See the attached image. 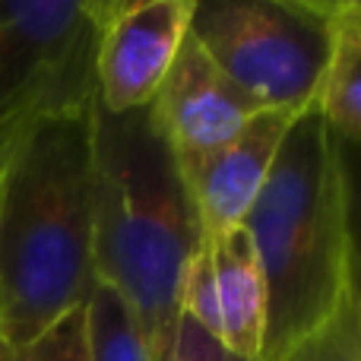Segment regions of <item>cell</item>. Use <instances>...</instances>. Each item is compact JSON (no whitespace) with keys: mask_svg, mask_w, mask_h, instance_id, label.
Here are the masks:
<instances>
[{"mask_svg":"<svg viewBox=\"0 0 361 361\" xmlns=\"http://www.w3.org/2000/svg\"><path fill=\"white\" fill-rule=\"evenodd\" d=\"M149 108L180 169L209 156L250 118L267 111L206 57L190 32Z\"/></svg>","mask_w":361,"mask_h":361,"instance_id":"cell-7","label":"cell"},{"mask_svg":"<svg viewBox=\"0 0 361 361\" xmlns=\"http://www.w3.org/2000/svg\"><path fill=\"white\" fill-rule=\"evenodd\" d=\"M180 314L190 317L209 339L219 343V301H216V279H212V257L209 241L200 247V254L190 260L180 286Z\"/></svg>","mask_w":361,"mask_h":361,"instance_id":"cell-14","label":"cell"},{"mask_svg":"<svg viewBox=\"0 0 361 361\" xmlns=\"http://www.w3.org/2000/svg\"><path fill=\"white\" fill-rule=\"evenodd\" d=\"M349 269H352V263H349ZM352 286H355V295H358V307H361V279L355 273H352Z\"/></svg>","mask_w":361,"mask_h":361,"instance_id":"cell-17","label":"cell"},{"mask_svg":"<svg viewBox=\"0 0 361 361\" xmlns=\"http://www.w3.org/2000/svg\"><path fill=\"white\" fill-rule=\"evenodd\" d=\"M216 361H241V358H235V355H228V352H222V349H219V355H216Z\"/></svg>","mask_w":361,"mask_h":361,"instance_id":"cell-18","label":"cell"},{"mask_svg":"<svg viewBox=\"0 0 361 361\" xmlns=\"http://www.w3.org/2000/svg\"><path fill=\"white\" fill-rule=\"evenodd\" d=\"M345 175H349V244L352 273L361 279V146H345Z\"/></svg>","mask_w":361,"mask_h":361,"instance_id":"cell-15","label":"cell"},{"mask_svg":"<svg viewBox=\"0 0 361 361\" xmlns=\"http://www.w3.org/2000/svg\"><path fill=\"white\" fill-rule=\"evenodd\" d=\"M105 0H0V124L86 114Z\"/></svg>","mask_w":361,"mask_h":361,"instance_id":"cell-5","label":"cell"},{"mask_svg":"<svg viewBox=\"0 0 361 361\" xmlns=\"http://www.w3.org/2000/svg\"><path fill=\"white\" fill-rule=\"evenodd\" d=\"M241 225L267 282L260 361H288L333 317L352 282L345 143L317 108L295 121Z\"/></svg>","mask_w":361,"mask_h":361,"instance_id":"cell-3","label":"cell"},{"mask_svg":"<svg viewBox=\"0 0 361 361\" xmlns=\"http://www.w3.org/2000/svg\"><path fill=\"white\" fill-rule=\"evenodd\" d=\"M330 67L314 102L345 146H361V0H326Z\"/></svg>","mask_w":361,"mask_h":361,"instance_id":"cell-10","label":"cell"},{"mask_svg":"<svg viewBox=\"0 0 361 361\" xmlns=\"http://www.w3.org/2000/svg\"><path fill=\"white\" fill-rule=\"evenodd\" d=\"M288 361H361V307L352 282L333 317L307 336Z\"/></svg>","mask_w":361,"mask_h":361,"instance_id":"cell-13","label":"cell"},{"mask_svg":"<svg viewBox=\"0 0 361 361\" xmlns=\"http://www.w3.org/2000/svg\"><path fill=\"white\" fill-rule=\"evenodd\" d=\"M190 35L263 108H314L330 67L326 0H197Z\"/></svg>","mask_w":361,"mask_h":361,"instance_id":"cell-4","label":"cell"},{"mask_svg":"<svg viewBox=\"0 0 361 361\" xmlns=\"http://www.w3.org/2000/svg\"><path fill=\"white\" fill-rule=\"evenodd\" d=\"M197 0H105L95 48V105L127 114L152 105L180 44Z\"/></svg>","mask_w":361,"mask_h":361,"instance_id":"cell-6","label":"cell"},{"mask_svg":"<svg viewBox=\"0 0 361 361\" xmlns=\"http://www.w3.org/2000/svg\"><path fill=\"white\" fill-rule=\"evenodd\" d=\"M92 269V130L38 121L0 178V343H25L82 307Z\"/></svg>","mask_w":361,"mask_h":361,"instance_id":"cell-2","label":"cell"},{"mask_svg":"<svg viewBox=\"0 0 361 361\" xmlns=\"http://www.w3.org/2000/svg\"><path fill=\"white\" fill-rule=\"evenodd\" d=\"M0 361H92L86 305L25 343H0Z\"/></svg>","mask_w":361,"mask_h":361,"instance_id":"cell-12","label":"cell"},{"mask_svg":"<svg viewBox=\"0 0 361 361\" xmlns=\"http://www.w3.org/2000/svg\"><path fill=\"white\" fill-rule=\"evenodd\" d=\"M29 130L32 127H4L0 124V178H4V169H6V162H10L13 149H16L19 140H23Z\"/></svg>","mask_w":361,"mask_h":361,"instance_id":"cell-16","label":"cell"},{"mask_svg":"<svg viewBox=\"0 0 361 361\" xmlns=\"http://www.w3.org/2000/svg\"><path fill=\"white\" fill-rule=\"evenodd\" d=\"M92 269L124 301L156 361L169 355L180 286L206 244L180 165L152 108L108 114L92 102Z\"/></svg>","mask_w":361,"mask_h":361,"instance_id":"cell-1","label":"cell"},{"mask_svg":"<svg viewBox=\"0 0 361 361\" xmlns=\"http://www.w3.org/2000/svg\"><path fill=\"white\" fill-rule=\"evenodd\" d=\"M86 326L92 361H156L137 320L111 288H92L86 301Z\"/></svg>","mask_w":361,"mask_h":361,"instance_id":"cell-11","label":"cell"},{"mask_svg":"<svg viewBox=\"0 0 361 361\" xmlns=\"http://www.w3.org/2000/svg\"><path fill=\"white\" fill-rule=\"evenodd\" d=\"M206 241L219 301V349L241 361H260L267 333V282L254 241L244 225Z\"/></svg>","mask_w":361,"mask_h":361,"instance_id":"cell-9","label":"cell"},{"mask_svg":"<svg viewBox=\"0 0 361 361\" xmlns=\"http://www.w3.org/2000/svg\"><path fill=\"white\" fill-rule=\"evenodd\" d=\"M301 114L305 111L267 108L257 118H250L228 143L212 149L200 162L180 169L206 238L222 235L244 222L260 187L267 184L269 169L279 156V146L286 143L288 130Z\"/></svg>","mask_w":361,"mask_h":361,"instance_id":"cell-8","label":"cell"}]
</instances>
